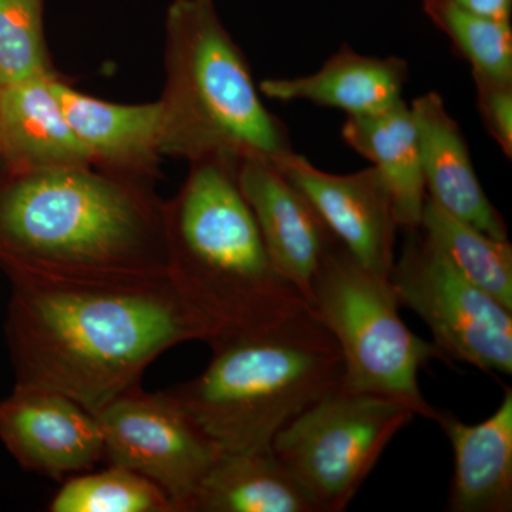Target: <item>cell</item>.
Segmentation results:
<instances>
[{
	"label": "cell",
	"mask_w": 512,
	"mask_h": 512,
	"mask_svg": "<svg viewBox=\"0 0 512 512\" xmlns=\"http://www.w3.org/2000/svg\"><path fill=\"white\" fill-rule=\"evenodd\" d=\"M6 339L16 383L66 394L93 414L141 386L167 350L210 330L170 276L64 279L12 272Z\"/></svg>",
	"instance_id": "cell-1"
},
{
	"label": "cell",
	"mask_w": 512,
	"mask_h": 512,
	"mask_svg": "<svg viewBox=\"0 0 512 512\" xmlns=\"http://www.w3.org/2000/svg\"><path fill=\"white\" fill-rule=\"evenodd\" d=\"M0 268L64 279L168 274L164 201L153 184L93 167L6 178Z\"/></svg>",
	"instance_id": "cell-2"
},
{
	"label": "cell",
	"mask_w": 512,
	"mask_h": 512,
	"mask_svg": "<svg viewBox=\"0 0 512 512\" xmlns=\"http://www.w3.org/2000/svg\"><path fill=\"white\" fill-rule=\"evenodd\" d=\"M237 170L227 161H195L164 201L168 276L210 330L207 343L311 309L272 264Z\"/></svg>",
	"instance_id": "cell-3"
},
{
	"label": "cell",
	"mask_w": 512,
	"mask_h": 512,
	"mask_svg": "<svg viewBox=\"0 0 512 512\" xmlns=\"http://www.w3.org/2000/svg\"><path fill=\"white\" fill-rule=\"evenodd\" d=\"M208 345L204 372L168 392L221 453L271 450L279 431L342 384V355L312 309Z\"/></svg>",
	"instance_id": "cell-4"
},
{
	"label": "cell",
	"mask_w": 512,
	"mask_h": 512,
	"mask_svg": "<svg viewBox=\"0 0 512 512\" xmlns=\"http://www.w3.org/2000/svg\"><path fill=\"white\" fill-rule=\"evenodd\" d=\"M161 153L188 163L275 161L293 151L214 0H173L165 18Z\"/></svg>",
	"instance_id": "cell-5"
},
{
	"label": "cell",
	"mask_w": 512,
	"mask_h": 512,
	"mask_svg": "<svg viewBox=\"0 0 512 512\" xmlns=\"http://www.w3.org/2000/svg\"><path fill=\"white\" fill-rule=\"evenodd\" d=\"M309 306L338 345L342 387L379 394L436 421L440 410L424 399L419 373L447 356L407 328L389 276L365 268L336 242L313 276Z\"/></svg>",
	"instance_id": "cell-6"
},
{
	"label": "cell",
	"mask_w": 512,
	"mask_h": 512,
	"mask_svg": "<svg viewBox=\"0 0 512 512\" xmlns=\"http://www.w3.org/2000/svg\"><path fill=\"white\" fill-rule=\"evenodd\" d=\"M414 417L392 399L340 384L279 431L272 451L318 512H342Z\"/></svg>",
	"instance_id": "cell-7"
},
{
	"label": "cell",
	"mask_w": 512,
	"mask_h": 512,
	"mask_svg": "<svg viewBox=\"0 0 512 512\" xmlns=\"http://www.w3.org/2000/svg\"><path fill=\"white\" fill-rule=\"evenodd\" d=\"M406 234L389 275L400 306L424 320L447 359L511 375L512 311L464 278L419 227Z\"/></svg>",
	"instance_id": "cell-8"
},
{
	"label": "cell",
	"mask_w": 512,
	"mask_h": 512,
	"mask_svg": "<svg viewBox=\"0 0 512 512\" xmlns=\"http://www.w3.org/2000/svg\"><path fill=\"white\" fill-rule=\"evenodd\" d=\"M96 417L104 461L148 478L170 497L175 512H190L202 480L222 453L173 394L137 386Z\"/></svg>",
	"instance_id": "cell-9"
},
{
	"label": "cell",
	"mask_w": 512,
	"mask_h": 512,
	"mask_svg": "<svg viewBox=\"0 0 512 512\" xmlns=\"http://www.w3.org/2000/svg\"><path fill=\"white\" fill-rule=\"evenodd\" d=\"M0 440L23 470L64 481L104 461L96 414L66 394L15 384L0 400Z\"/></svg>",
	"instance_id": "cell-10"
},
{
	"label": "cell",
	"mask_w": 512,
	"mask_h": 512,
	"mask_svg": "<svg viewBox=\"0 0 512 512\" xmlns=\"http://www.w3.org/2000/svg\"><path fill=\"white\" fill-rule=\"evenodd\" d=\"M272 163L308 198L333 237L359 264L390 275L400 227L392 197L375 167L330 174L295 151Z\"/></svg>",
	"instance_id": "cell-11"
},
{
	"label": "cell",
	"mask_w": 512,
	"mask_h": 512,
	"mask_svg": "<svg viewBox=\"0 0 512 512\" xmlns=\"http://www.w3.org/2000/svg\"><path fill=\"white\" fill-rule=\"evenodd\" d=\"M237 180L276 271L309 305L313 276L323 256L338 239L308 198L272 161L264 158L241 161Z\"/></svg>",
	"instance_id": "cell-12"
},
{
	"label": "cell",
	"mask_w": 512,
	"mask_h": 512,
	"mask_svg": "<svg viewBox=\"0 0 512 512\" xmlns=\"http://www.w3.org/2000/svg\"><path fill=\"white\" fill-rule=\"evenodd\" d=\"M57 97L93 168L153 184L160 175L163 109L160 101L110 103L87 96L56 77Z\"/></svg>",
	"instance_id": "cell-13"
},
{
	"label": "cell",
	"mask_w": 512,
	"mask_h": 512,
	"mask_svg": "<svg viewBox=\"0 0 512 512\" xmlns=\"http://www.w3.org/2000/svg\"><path fill=\"white\" fill-rule=\"evenodd\" d=\"M59 73L0 87V157L6 175L92 167L57 97Z\"/></svg>",
	"instance_id": "cell-14"
},
{
	"label": "cell",
	"mask_w": 512,
	"mask_h": 512,
	"mask_svg": "<svg viewBox=\"0 0 512 512\" xmlns=\"http://www.w3.org/2000/svg\"><path fill=\"white\" fill-rule=\"evenodd\" d=\"M419 131L427 198L484 234L508 241L503 215L481 187L466 138L439 93H424L410 104Z\"/></svg>",
	"instance_id": "cell-15"
},
{
	"label": "cell",
	"mask_w": 512,
	"mask_h": 512,
	"mask_svg": "<svg viewBox=\"0 0 512 512\" xmlns=\"http://www.w3.org/2000/svg\"><path fill=\"white\" fill-rule=\"evenodd\" d=\"M436 423L453 448L454 470L448 491L451 512L512 510V390L488 419L467 424L439 412Z\"/></svg>",
	"instance_id": "cell-16"
},
{
	"label": "cell",
	"mask_w": 512,
	"mask_h": 512,
	"mask_svg": "<svg viewBox=\"0 0 512 512\" xmlns=\"http://www.w3.org/2000/svg\"><path fill=\"white\" fill-rule=\"evenodd\" d=\"M407 80L406 60L360 55L345 45L315 73L295 79H268L258 87L272 100L309 101L357 117L392 109L404 100Z\"/></svg>",
	"instance_id": "cell-17"
},
{
	"label": "cell",
	"mask_w": 512,
	"mask_h": 512,
	"mask_svg": "<svg viewBox=\"0 0 512 512\" xmlns=\"http://www.w3.org/2000/svg\"><path fill=\"white\" fill-rule=\"evenodd\" d=\"M342 137L382 177L400 229L419 227L427 192L419 131L410 104L402 100L383 113L348 117L342 126Z\"/></svg>",
	"instance_id": "cell-18"
},
{
	"label": "cell",
	"mask_w": 512,
	"mask_h": 512,
	"mask_svg": "<svg viewBox=\"0 0 512 512\" xmlns=\"http://www.w3.org/2000/svg\"><path fill=\"white\" fill-rule=\"evenodd\" d=\"M190 512H318L274 451L222 453Z\"/></svg>",
	"instance_id": "cell-19"
},
{
	"label": "cell",
	"mask_w": 512,
	"mask_h": 512,
	"mask_svg": "<svg viewBox=\"0 0 512 512\" xmlns=\"http://www.w3.org/2000/svg\"><path fill=\"white\" fill-rule=\"evenodd\" d=\"M419 228L471 284L512 311V245L458 220L427 198Z\"/></svg>",
	"instance_id": "cell-20"
},
{
	"label": "cell",
	"mask_w": 512,
	"mask_h": 512,
	"mask_svg": "<svg viewBox=\"0 0 512 512\" xmlns=\"http://www.w3.org/2000/svg\"><path fill=\"white\" fill-rule=\"evenodd\" d=\"M50 512H175L170 497L153 481L128 468L76 474L64 480Z\"/></svg>",
	"instance_id": "cell-21"
},
{
	"label": "cell",
	"mask_w": 512,
	"mask_h": 512,
	"mask_svg": "<svg viewBox=\"0 0 512 512\" xmlns=\"http://www.w3.org/2000/svg\"><path fill=\"white\" fill-rule=\"evenodd\" d=\"M424 13L448 37L471 73L512 80L511 22H500L458 8L450 0H423Z\"/></svg>",
	"instance_id": "cell-22"
},
{
	"label": "cell",
	"mask_w": 512,
	"mask_h": 512,
	"mask_svg": "<svg viewBox=\"0 0 512 512\" xmlns=\"http://www.w3.org/2000/svg\"><path fill=\"white\" fill-rule=\"evenodd\" d=\"M43 12L45 0H0V87L56 72Z\"/></svg>",
	"instance_id": "cell-23"
},
{
	"label": "cell",
	"mask_w": 512,
	"mask_h": 512,
	"mask_svg": "<svg viewBox=\"0 0 512 512\" xmlns=\"http://www.w3.org/2000/svg\"><path fill=\"white\" fill-rule=\"evenodd\" d=\"M476 84L477 107L487 133L504 156L512 157V80L471 73Z\"/></svg>",
	"instance_id": "cell-24"
},
{
	"label": "cell",
	"mask_w": 512,
	"mask_h": 512,
	"mask_svg": "<svg viewBox=\"0 0 512 512\" xmlns=\"http://www.w3.org/2000/svg\"><path fill=\"white\" fill-rule=\"evenodd\" d=\"M458 8L483 18L511 22L512 0H450Z\"/></svg>",
	"instance_id": "cell-25"
},
{
	"label": "cell",
	"mask_w": 512,
	"mask_h": 512,
	"mask_svg": "<svg viewBox=\"0 0 512 512\" xmlns=\"http://www.w3.org/2000/svg\"><path fill=\"white\" fill-rule=\"evenodd\" d=\"M8 178V175H6L5 167H3L2 163V157H0V183H2L3 180H6Z\"/></svg>",
	"instance_id": "cell-26"
}]
</instances>
